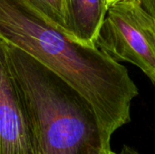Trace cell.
Returning a JSON list of instances; mask_svg holds the SVG:
<instances>
[{"instance_id": "6da1fadb", "label": "cell", "mask_w": 155, "mask_h": 154, "mask_svg": "<svg viewBox=\"0 0 155 154\" xmlns=\"http://www.w3.org/2000/svg\"><path fill=\"white\" fill-rule=\"evenodd\" d=\"M0 40L76 90L111 137L131 121V103L139 92L127 68L97 46L83 44L56 28L31 0H0Z\"/></svg>"}, {"instance_id": "7a4b0ae2", "label": "cell", "mask_w": 155, "mask_h": 154, "mask_svg": "<svg viewBox=\"0 0 155 154\" xmlns=\"http://www.w3.org/2000/svg\"><path fill=\"white\" fill-rule=\"evenodd\" d=\"M23 99L34 154H104L111 136L92 105L59 75L2 42Z\"/></svg>"}, {"instance_id": "3957f363", "label": "cell", "mask_w": 155, "mask_h": 154, "mask_svg": "<svg viewBox=\"0 0 155 154\" xmlns=\"http://www.w3.org/2000/svg\"><path fill=\"white\" fill-rule=\"evenodd\" d=\"M94 44L114 60L139 67L155 85V18L139 0L109 5Z\"/></svg>"}, {"instance_id": "277c9868", "label": "cell", "mask_w": 155, "mask_h": 154, "mask_svg": "<svg viewBox=\"0 0 155 154\" xmlns=\"http://www.w3.org/2000/svg\"><path fill=\"white\" fill-rule=\"evenodd\" d=\"M0 154H34L32 134L18 87L0 40Z\"/></svg>"}, {"instance_id": "5b68a950", "label": "cell", "mask_w": 155, "mask_h": 154, "mask_svg": "<svg viewBox=\"0 0 155 154\" xmlns=\"http://www.w3.org/2000/svg\"><path fill=\"white\" fill-rule=\"evenodd\" d=\"M68 32L71 38L86 45L94 41L104 20L106 0H64Z\"/></svg>"}, {"instance_id": "8992f818", "label": "cell", "mask_w": 155, "mask_h": 154, "mask_svg": "<svg viewBox=\"0 0 155 154\" xmlns=\"http://www.w3.org/2000/svg\"><path fill=\"white\" fill-rule=\"evenodd\" d=\"M45 18L68 36L67 16L64 0H31Z\"/></svg>"}, {"instance_id": "52a82bcc", "label": "cell", "mask_w": 155, "mask_h": 154, "mask_svg": "<svg viewBox=\"0 0 155 154\" xmlns=\"http://www.w3.org/2000/svg\"><path fill=\"white\" fill-rule=\"evenodd\" d=\"M143 7L155 18V0H139Z\"/></svg>"}, {"instance_id": "ba28073f", "label": "cell", "mask_w": 155, "mask_h": 154, "mask_svg": "<svg viewBox=\"0 0 155 154\" xmlns=\"http://www.w3.org/2000/svg\"><path fill=\"white\" fill-rule=\"evenodd\" d=\"M116 154H141L139 152H137L136 150H134V148L130 147V146H127V145H124L123 146L122 150L120 151L119 153Z\"/></svg>"}, {"instance_id": "9c48e42d", "label": "cell", "mask_w": 155, "mask_h": 154, "mask_svg": "<svg viewBox=\"0 0 155 154\" xmlns=\"http://www.w3.org/2000/svg\"><path fill=\"white\" fill-rule=\"evenodd\" d=\"M107 1V5H108V6L110 5H112V4H114V3H116V2H118V1H120V0H106Z\"/></svg>"}, {"instance_id": "30bf717a", "label": "cell", "mask_w": 155, "mask_h": 154, "mask_svg": "<svg viewBox=\"0 0 155 154\" xmlns=\"http://www.w3.org/2000/svg\"><path fill=\"white\" fill-rule=\"evenodd\" d=\"M104 154H116V153H115V152H113L112 150H110V151H108L107 152H105Z\"/></svg>"}]
</instances>
